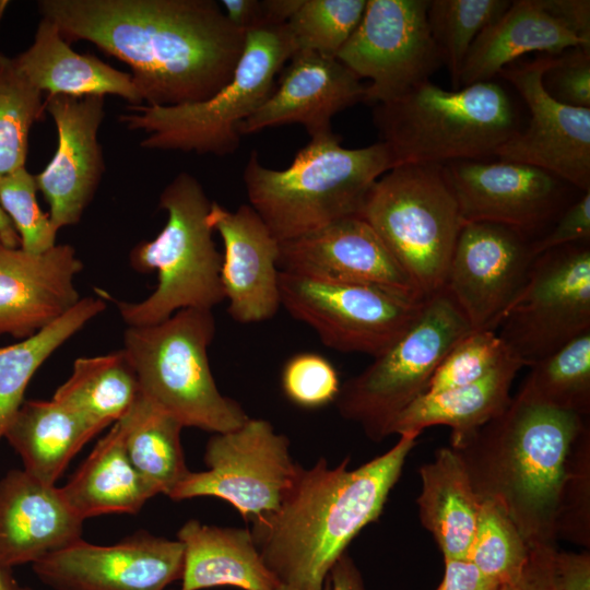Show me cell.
<instances>
[{
  "instance_id": "42",
  "label": "cell",
  "mask_w": 590,
  "mask_h": 590,
  "mask_svg": "<svg viewBox=\"0 0 590 590\" xmlns=\"http://www.w3.org/2000/svg\"><path fill=\"white\" fill-rule=\"evenodd\" d=\"M281 386L285 397L295 405L315 410L334 402L340 379L333 364L314 352L290 357L283 366Z\"/></svg>"
},
{
  "instance_id": "37",
  "label": "cell",
  "mask_w": 590,
  "mask_h": 590,
  "mask_svg": "<svg viewBox=\"0 0 590 590\" xmlns=\"http://www.w3.org/2000/svg\"><path fill=\"white\" fill-rule=\"evenodd\" d=\"M45 110L43 92L0 54V176L25 166L28 137Z\"/></svg>"
},
{
  "instance_id": "45",
  "label": "cell",
  "mask_w": 590,
  "mask_h": 590,
  "mask_svg": "<svg viewBox=\"0 0 590 590\" xmlns=\"http://www.w3.org/2000/svg\"><path fill=\"white\" fill-rule=\"evenodd\" d=\"M555 544L542 543L531 546L530 556L520 576L503 583L498 590H554Z\"/></svg>"
},
{
  "instance_id": "34",
  "label": "cell",
  "mask_w": 590,
  "mask_h": 590,
  "mask_svg": "<svg viewBox=\"0 0 590 590\" xmlns=\"http://www.w3.org/2000/svg\"><path fill=\"white\" fill-rule=\"evenodd\" d=\"M120 420L131 463L158 494L168 496L189 472L180 440L182 425L141 391L133 406Z\"/></svg>"
},
{
  "instance_id": "3",
  "label": "cell",
  "mask_w": 590,
  "mask_h": 590,
  "mask_svg": "<svg viewBox=\"0 0 590 590\" xmlns=\"http://www.w3.org/2000/svg\"><path fill=\"white\" fill-rule=\"evenodd\" d=\"M585 416L521 393L470 439L452 448L479 499L498 505L530 546L555 544L564 489Z\"/></svg>"
},
{
  "instance_id": "55",
  "label": "cell",
  "mask_w": 590,
  "mask_h": 590,
  "mask_svg": "<svg viewBox=\"0 0 590 590\" xmlns=\"http://www.w3.org/2000/svg\"><path fill=\"white\" fill-rule=\"evenodd\" d=\"M1 243V241H0Z\"/></svg>"
},
{
  "instance_id": "16",
  "label": "cell",
  "mask_w": 590,
  "mask_h": 590,
  "mask_svg": "<svg viewBox=\"0 0 590 590\" xmlns=\"http://www.w3.org/2000/svg\"><path fill=\"white\" fill-rule=\"evenodd\" d=\"M556 55L509 64L498 74L509 81L530 111L528 127L495 152L499 160L546 170L583 192L590 191V108L573 107L553 98L543 74Z\"/></svg>"
},
{
  "instance_id": "24",
  "label": "cell",
  "mask_w": 590,
  "mask_h": 590,
  "mask_svg": "<svg viewBox=\"0 0 590 590\" xmlns=\"http://www.w3.org/2000/svg\"><path fill=\"white\" fill-rule=\"evenodd\" d=\"M84 520L60 487L40 482L24 469L0 479V567L32 565L82 539Z\"/></svg>"
},
{
  "instance_id": "31",
  "label": "cell",
  "mask_w": 590,
  "mask_h": 590,
  "mask_svg": "<svg viewBox=\"0 0 590 590\" xmlns=\"http://www.w3.org/2000/svg\"><path fill=\"white\" fill-rule=\"evenodd\" d=\"M97 434L78 413L51 399L24 401L3 437L27 473L56 485L72 458Z\"/></svg>"
},
{
  "instance_id": "19",
  "label": "cell",
  "mask_w": 590,
  "mask_h": 590,
  "mask_svg": "<svg viewBox=\"0 0 590 590\" xmlns=\"http://www.w3.org/2000/svg\"><path fill=\"white\" fill-rule=\"evenodd\" d=\"M465 222H494L531 234L558 211L562 180L532 165L456 161L444 165Z\"/></svg>"
},
{
  "instance_id": "38",
  "label": "cell",
  "mask_w": 590,
  "mask_h": 590,
  "mask_svg": "<svg viewBox=\"0 0 590 590\" xmlns=\"http://www.w3.org/2000/svg\"><path fill=\"white\" fill-rule=\"evenodd\" d=\"M531 546L512 520L491 500H482L468 558L498 585L518 578Z\"/></svg>"
},
{
  "instance_id": "5",
  "label": "cell",
  "mask_w": 590,
  "mask_h": 590,
  "mask_svg": "<svg viewBox=\"0 0 590 590\" xmlns=\"http://www.w3.org/2000/svg\"><path fill=\"white\" fill-rule=\"evenodd\" d=\"M373 118L393 167L481 160L520 130L509 96L492 81L446 91L427 80L376 104Z\"/></svg>"
},
{
  "instance_id": "22",
  "label": "cell",
  "mask_w": 590,
  "mask_h": 590,
  "mask_svg": "<svg viewBox=\"0 0 590 590\" xmlns=\"http://www.w3.org/2000/svg\"><path fill=\"white\" fill-rule=\"evenodd\" d=\"M266 102L239 126L240 135L302 125L310 138L329 134L338 113L366 101L367 85L337 58L297 50Z\"/></svg>"
},
{
  "instance_id": "9",
  "label": "cell",
  "mask_w": 590,
  "mask_h": 590,
  "mask_svg": "<svg viewBox=\"0 0 590 590\" xmlns=\"http://www.w3.org/2000/svg\"><path fill=\"white\" fill-rule=\"evenodd\" d=\"M359 216L426 298L444 288L463 220L442 164L391 168L370 189Z\"/></svg>"
},
{
  "instance_id": "6",
  "label": "cell",
  "mask_w": 590,
  "mask_h": 590,
  "mask_svg": "<svg viewBox=\"0 0 590 590\" xmlns=\"http://www.w3.org/2000/svg\"><path fill=\"white\" fill-rule=\"evenodd\" d=\"M295 52L286 24L248 32L232 80L211 97L175 106L129 105L118 120L145 134L143 149L232 154L240 143V123L270 96L276 74Z\"/></svg>"
},
{
  "instance_id": "51",
  "label": "cell",
  "mask_w": 590,
  "mask_h": 590,
  "mask_svg": "<svg viewBox=\"0 0 590 590\" xmlns=\"http://www.w3.org/2000/svg\"><path fill=\"white\" fill-rule=\"evenodd\" d=\"M0 241L11 248H19L20 247V237L19 234L7 215V213L2 210L0 205Z\"/></svg>"
},
{
  "instance_id": "30",
  "label": "cell",
  "mask_w": 590,
  "mask_h": 590,
  "mask_svg": "<svg viewBox=\"0 0 590 590\" xmlns=\"http://www.w3.org/2000/svg\"><path fill=\"white\" fill-rule=\"evenodd\" d=\"M420 475L422 524L433 534L444 559L468 558L481 500L460 456L451 447L440 448L432 462L421 467Z\"/></svg>"
},
{
  "instance_id": "33",
  "label": "cell",
  "mask_w": 590,
  "mask_h": 590,
  "mask_svg": "<svg viewBox=\"0 0 590 590\" xmlns=\"http://www.w3.org/2000/svg\"><path fill=\"white\" fill-rule=\"evenodd\" d=\"M106 307L104 295L84 297L63 316L35 334L0 347V439L24 402L33 375L67 340Z\"/></svg>"
},
{
  "instance_id": "54",
  "label": "cell",
  "mask_w": 590,
  "mask_h": 590,
  "mask_svg": "<svg viewBox=\"0 0 590 590\" xmlns=\"http://www.w3.org/2000/svg\"><path fill=\"white\" fill-rule=\"evenodd\" d=\"M278 590H297V589H294V588H291V587H287V586H284V585H280ZM323 590H329L328 581H327V585H326Z\"/></svg>"
},
{
  "instance_id": "32",
  "label": "cell",
  "mask_w": 590,
  "mask_h": 590,
  "mask_svg": "<svg viewBox=\"0 0 590 590\" xmlns=\"http://www.w3.org/2000/svg\"><path fill=\"white\" fill-rule=\"evenodd\" d=\"M140 396L137 376L122 350L80 357L52 399L78 413L98 433L122 418Z\"/></svg>"
},
{
  "instance_id": "26",
  "label": "cell",
  "mask_w": 590,
  "mask_h": 590,
  "mask_svg": "<svg viewBox=\"0 0 590 590\" xmlns=\"http://www.w3.org/2000/svg\"><path fill=\"white\" fill-rule=\"evenodd\" d=\"M25 78L40 92L69 96L116 95L143 105L130 73L110 67L93 55L74 51L58 26L42 17L32 45L14 57Z\"/></svg>"
},
{
  "instance_id": "39",
  "label": "cell",
  "mask_w": 590,
  "mask_h": 590,
  "mask_svg": "<svg viewBox=\"0 0 590 590\" xmlns=\"http://www.w3.org/2000/svg\"><path fill=\"white\" fill-rule=\"evenodd\" d=\"M367 0H300L286 26L297 50L337 57L359 24Z\"/></svg>"
},
{
  "instance_id": "13",
  "label": "cell",
  "mask_w": 590,
  "mask_h": 590,
  "mask_svg": "<svg viewBox=\"0 0 590 590\" xmlns=\"http://www.w3.org/2000/svg\"><path fill=\"white\" fill-rule=\"evenodd\" d=\"M204 463L208 470L189 471L168 497L220 498L248 521L280 506L299 467L291 457L288 438L270 422L250 417L233 430L214 434Z\"/></svg>"
},
{
  "instance_id": "53",
  "label": "cell",
  "mask_w": 590,
  "mask_h": 590,
  "mask_svg": "<svg viewBox=\"0 0 590 590\" xmlns=\"http://www.w3.org/2000/svg\"><path fill=\"white\" fill-rule=\"evenodd\" d=\"M9 5V1L7 0H0V22H1V19L5 12V9Z\"/></svg>"
},
{
  "instance_id": "40",
  "label": "cell",
  "mask_w": 590,
  "mask_h": 590,
  "mask_svg": "<svg viewBox=\"0 0 590 590\" xmlns=\"http://www.w3.org/2000/svg\"><path fill=\"white\" fill-rule=\"evenodd\" d=\"M512 357L497 331H471L445 356L426 392L437 393L476 382Z\"/></svg>"
},
{
  "instance_id": "4",
  "label": "cell",
  "mask_w": 590,
  "mask_h": 590,
  "mask_svg": "<svg viewBox=\"0 0 590 590\" xmlns=\"http://www.w3.org/2000/svg\"><path fill=\"white\" fill-rule=\"evenodd\" d=\"M392 167L385 143L346 149L331 132L311 138L284 169L266 167L250 152L243 179L249 205L283 243L359 216L370 189Z\"/></svg>"
},
{
  "instance_id": "1",
  "label": "cell",
  "mask_w": 590,
  "mask_h": 590,
  "mask_svg": "<svg viewBox=\"0 0 590 590\" xmlns=\"http://www.w3.org/2000/svg\"><path fill=\"white\" fill-rule=\"evenodd\" d=\"M63 38L86 40L123 61L143 105L208 99L235 72L245 34L214 0H42Z\"/></svg>"
},
{
  "instance_id": "43",
  "label": "cell",
  "mask_w": 590,
  "mask_h": 590,
  "mask_svg": "<svg viewBox=\"0 0 590 590\" xmlns=\"http://www.w3.org/2000/svg\"><path fill=\"white\" fill-rule=\"evenodd\" d=\"M542 82L556 101L590 108V47L578 46L556 55Z\"/></svg>"
},
{
  "instance_id": "18",
  "label": "cell",
  "mask_w": 590,
  "mask_h": 590,
  "mask_svg": "<svg viewBox=\"0 0 590 590\" xmlns=\"http://www.w3.org/2000/svg\"><path fill=\"white\" fill-rule=\"evenodd\" d=\"M278 267L282 272L367 284L426 299L379 235L361 216L342 219L280 243Z\"/></svg>"
},
{
  "instance_id": "28",
  "label": "cell",
  "mask_w": 590,
  "mask_h": 590,
  "mask_svg": "<svg viewBox=\"0 0 590 590\" xmlns=\"http://www.w3.org/2000/svg\"><path fill=\"white\" fill-rule=\"evenodd\" d=\"M522 367L512 357L476 382L423 393L396 417L389 435H420L426 427L446 425L451 428V448L459 447L507 409L512 381Z\"/></svg>"
},
{
  "instance_id": "49",
  "label": "cell",
  "mask_w": 590,
  "mask_h": 590,
  "mask_svg": "<svg viewBox=\"0 0 590 590\" xmlns=\"http://www.w3.org/2000/svg\"><path fill=\"white\" fill-rule=\"evenodd\" d=\"M220 3L229 23L245 35L255 30L269 27L262 1L222 0Z\"/></svg>"
},
{
  "instance_id": "25",
  "label": "cell",
  "mask_w": 590,
  "mask_h": 590,
  "mask_svg": "<svg viewBox=\"0 0 590 590\" xmlns=\"http://www.w3.org/2000/svg\"><path fill=\"white\" fill-rule=\"evenodd\" d=\"M578 46L590 47L539 0L511 1L509 8L475 38L464 59L459 84L489 81L529 52L560 55Z\"/></svg>"
},
{
  "instance_id": "12",
  "label": "cell",
  "mask_w": 590,
  "mask_h": 590,
  "mask_svg": "<svg viewBox=\"0 0 590 590\" xmlns=\"http://www.w3.org/2000/svg\"><path fill=\"white\" fill-rule=\"evenodd\" d=\"M281 306L309 326L327 347L374 358L417 319L426 299L358 283L319 280L280 271Z\"/></svg>"
},
{
  "instance_id": "23",
  "label": "cell",
  "mask_w": 590,
  "mask_h": 590,
  "mask_svg": "<svg viewBox=\"0 0 590 590\" xmlns=\"http://www.w3.org/2000/svg\"><path fill=\"white\" fill-rule=\"evenodd\" d=\"M82 269L70 245L31 253L0 243V334L26 339L74 307Z\"/></svg>"
},
{
  "instance_id": "14",
  "label": "cell",
  "mask_w": 590,
  "mask_h": 590,
  "mask_svg": "<svg viewBox=\"0 0 590 590\" xmlns=\"http://www.w3.org/2000/svg\"><path fill=\"white\" fill-rule=\"evenodd\" d=\"M429 0H367L337 59L369 81L366 103L382 104L429 80L442 64L427 22Z\"/></svg>"
},
{
  "instance_id": "8",
  "label": "cell",
  "mask_w": 590,
  "mask_h": 590,
  "mask_svg": "<svg viewBox=\"0 0 590 590\" xmlns=\"http://www.w3.org/2000/svg\"><path fill=\"white\" fill-rule=\"evenodd\" d=\"M215 331L212 310L187 308L155 324L128 327L122 349L145 398L182 427L214 434L249 418L213 378L208 349Z\"/></svg>"
},
{
  "instance_id": "35",
  "label": "cell",
  "mask_w": 590,
  "mask_h": 590,
  "mask_svg": "<svg viewBox=\"0 0 590 590\" xmlns=\"http://www.w3.org/2000/svg\"><path fill=\"white\" fill-rule=\"evenodd\" d=\"M519 393L586 416L590 411V332L530 366Z\"/></svg>"
},
{
  "instance_id": "27",
  "label": "cell",
  "mask_w": 590,
  "mask_h": 590,
  "mask_svg": "<svg viewBox=\"0 0 590 590\" xmlns=\"http://www.w3.org/2000/svg\"><path fill=\"white\" fill-rule=\"evenodd\" d=\"M177 540L185 550L180 590H278L281 585L263 563L248 529L190 519L178 530Z\"/></svg>"
},
{
  "instance_id": "50",
  "label": "cell",
  "mask_w": 590,
  "mask_h": 590,
  "mask_svg": "<svg viewBox=\"0 0 590 590\" xmlns=\"http://www.w3.org/2000/svg\"><path fill=\"white\" fill-rule=\"evenodd\" d=\"M328 586L329 590H366L362 574L347 552L332 567Z\"/></svg>"
},
{
  "instance_id": "21",
  "label": "cell",
  "mask_w": 590,
  "mask_h": 590,
  "mask_svg": "<svg viewBox=\"0 0 590 590\" xmlns=\"http://www.w3.org/2000/svg\"><path fill=\"white\" fill-rule=\"evenodd\" d=\"M208 223L224 246L221 282L229 316L239 323L271 319L281 307L280 243L249 204L229 211L212 202Z\"/></svg>"
},
{
  "instance_id": "47",
  "label": "cell",
  "mask_w": 590,
  "mask_h": 590,
  "mask_svg": "<svg viewBox=\"0 0 590 590\" xmlns=\"http://www.w3.org/2000/svg\"><path fill=\"white\" fill-rule=\"evenodd\" d=\"M499 586L467 558L445 559L442 580L436 590H498Z\"/></svg>"
},
{
  "instance_id": "2",
  "label": "cell",
  "mask_w": 590,
  "mask_h": 590,
  "mask_svg": "<svg viewBox=\"0 0 590 590\" xmlns=\"http://www.w3.org/2000/svg\"><path fill=\"white\" fill-rule=\"evenodd\" d=\"M418 434L400 435L379 457L350 470V458L300 464L280 506L251 520L250 533L276 580L297 590H323L352 540L382 512Z\"/></svg>"
},
{
  "instance_id": "48",
  "label": "cell",
  "mask_w": 590,
  "mask_h": 590,
  "mask_svg": "<svg viewBox=\"0 0 590 590\" xmlns=\"http://www.w3.org/2000/svg\"><path fill=\"white\" fill-rule=\"evenodd\" d=\"M541 7L590 44L589 0H539Z\"/></svg>"
},
{
  "instance_id": "36",
  "label": "cell",
  "mask_w": 590,
  "mask_h": 590,
  "mask_svg": "<svg viewBox=\"0 0 590 590\" xmlns=\"http://www.w3.org/2000/svg\"><path fill=\"white\" fill-rule=\"evenodd\" d=\"M510 3L508 0H429L430 35L455 90L460 87V72L473 42Z\"/></svg>"
},
{
  "instance_id": "7",
  "label": "cell",
  "mask_w": 590,
  "mask_h": 590,
  "mask_svg": "<svg viewBox=\"0 0 590 590\" xmlns=\"http://www.w3.org/2000/svg\"><path fill=\"white\" fill-rule=\"evenodd\" d=\"M211 203L200 181L187 172H180L163 189L160 206L167 212L164 228L130 253L133 269L142 273L156 270L158 283L141 302H116L128 327L155 324L187 308L212 310L225 299L223 256L208 223Z\"/></svg>"
},
{
  "instance_id": "20",
  "label": "cell",
  "mask_w": 590,
  "mask_h": 590,
  "mask_svg": "<svg viewBox=\"0 0 590 590\" xmlns=\"http://www.w3.org/2000/svg\"><path fill=\"white\" fill-rule=\"evenodd\" d=\"M104 104V96L98 95L48 94L45 98L58 145L35 178L58 231L80 222L102 180L105 163L97 133L105 116Z\"/></svg>"
},
{
  "instance_id": "41",
  "label": "cell",
  "mask_w": 590,
  "mask_h": 590,
  "mask_svg": "<svg viewBox=\"0 0 590 590\" xmlns=\"http://www.w3.org/2000/svg\"><path fill=\"white\" fill-rule=\"evenodd\" d=\"M36 178L25 166L0 176V205L13 223L20 248L42 253L56 246L58 229L36 200Z\"/></svg>"
},
{
  "instance_id": "15",
  "label": "cell",
  "mask_w": 590,
  "mask_h": 590,
  "mask_svg": "<svg viewBox=\"0 0 590 590\" xmlns=\"http://www.w3.org/2000/svg\"><path fill=\"white\" fill-rule=\"evenodd\" d=\"M535 257L532 240L521 231L494 222H465L444 288L473 331H497Z\"/></svg>"
},
{
  "instance_id": "10",
  "label": "cell",
  "mask_w": 590,
  "mask_h": 590,
  "mask_svg": "<svg viewBox=\"0 0 590 590\" xmlns=\"http://www.w3.org/2000/svg\"><path fill=\"white\" fill-rule=\"evenodd\" d=\"M472 330L445 288L427 297L414 323L362 373L341 385L335 405L373 441L389 436L396 417L426 392L450 350Z\"/></svg>"
},
{
  "instance_id": "52",
  "label": "cell",
  "mask_w": 590,
  "mask_h": 590,
  "mask_svg": "<svg viewBox=\"0 0 590 590\" xmlns=\"http://www.w3.org/2000/svg\"><path fill=\"white\" fill-rule=\"evenodd\" d=\"M0 590H35L20 583L11 569L0 567Z\"/></svg>"
},
{
  "instance_id": "29",
  "label": "cell",
  "mask_w": 590,
  "mask_h": 590,
  "mask_svg": "<svg viewBox=\"0 0 590 590\" xmlns=\"http://www.w3.org/2000/svg\"><path fill=\"white\" fill-rule=\"evenodd\" d=\"M60 489L83 520L107 514L135 515L158 494L131 463L121 420L113 424Z\"/></svg>"
},
{
  "instance_id": "11",
  "label": "cell",
  "mask_w": 590,
  "mask_h": 590,
  "mask_svg": "<svg viewBox=\"0 0 590 590\" xmlns=\"http://www.w3.org/2000/svg\"><path fill=\"white\" fill-rule=\"evenodd\" d=\"M498 328L510 353L528 367L590 332L589 243L536 256Z\"/></svg>"
},
{
  "instance_id": "17",
  "label": "cell",
  "mask_w": 590,
  "mask_h": 590,
  "mask_svg": "<svg viewBox=\"0 0 590 590\" xmlns=\"http://www.w3.org/2000/svg\"><path fill=\"white\" fill-rule=\"evenodd\" d=\"M184 559L179 540L138 531L111 545L80 539L32 568L52 590H166L181 579Z\"/></svg>"
},
{
  "instance_id": "46",
  "label": "cell",
  "mask_w": 590,
  "mask_h": 590,
  "mask_svg": "<svg viewBox=\"0 0 590 590\" xmlns=\"http://www.w3.org/2000/svg\"><path fill=\"white\" fill-rule=\"evenodd\" d=\"M554 590H590L589 552H559L554 556Z\"/></svg>"
},
{
  "instance_id": "44",
  "label": "cell",
  "mask_w": 590,
  "mask_h": 590,
  "mask_svg": "<svg viewBox=\"0 0 590 590\" xmlns=\"http://www.w3.org/2000/svg\"><path fill=\"white\" fill-rule=\"evenodd\" d=\"M590 240V191L571 204L550 233L532 240V251L539 256L547 250Z\"/></svg>"
}]
</instances>
